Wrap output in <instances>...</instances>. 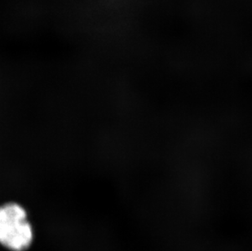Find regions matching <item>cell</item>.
<instances>
[{
	"label": "cell",
	"mask_w": 252,
	"mask_h": 251,
	"mask_svg": "<svg viewBox=\"0 0 252 251\" xmlns=\"http://www.w3.org/2000/svg\"><path fill=\"white\" fill-rule=\"evenodd\" d=\"M34 231L27 208L17 201L0 205V246L10 251H26L33 244Z\"/></svg>",
	"instance_id": "obj_1"
}]
</instances>
